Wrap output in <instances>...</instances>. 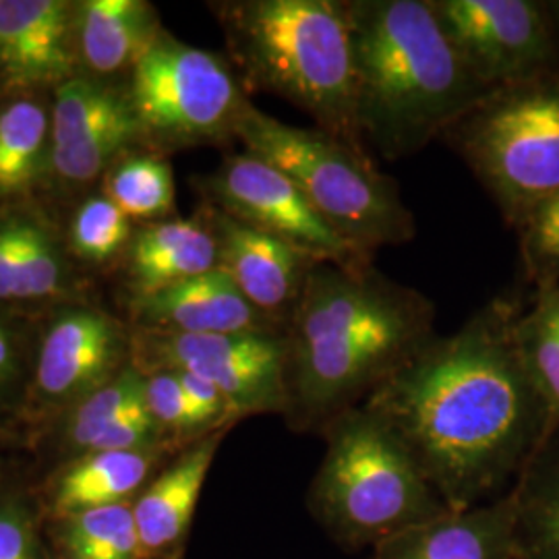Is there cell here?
<instances>
[{
	"mask_svg": "<svg viewBox=\"0 0 559 559\" xmlns=\"http://www.w3.org/2000/svg\"><path fill=\"white\" fill-rule=\"evenodd\" d=\"M520 305L498 297L433 336L362 404L459 512L500 500L554 429L520 355Z\"/></svg>",
	"mask_w": 559,
	"mask_h": 559,
	"instance_id": "1",
	"label": "cell"
},
{
	"mask_svg": "<svg viewBox=\"0 0 559 559\" xmlns=\"http://www.w3.org/2000/svg\"><path fill=\"white\" fill-rule=\"evenodd\" d=\"M436 336V305L373 261H318L286 325L288 408L299 433H321L371 396Z\"/></svg>",
	"mask_w": 559,
	"mask_h": 559,
	"instance_id": "2",
	"label": "cell"
},
{
	"mask_svg": "<svg viewBox=\"0 0 559 559\" xmlns=\"http://www.w3.org/2000/svg\"><path fill=\"white\" fill-rule=\"evenodd\" d=\"M365 145L399 160L438 140L487 92L429 0H346Z\"/></svg>",
	"mask_w": 559,
	"mask_h": 559,
	"instance_id": "3",
	"label": "cell"
},
{
	"mask_svg": "<svg viewBox=\"0 0 559 559\" xmlns=\"http://www.w3.org/2000/svg\"><path fill=\"white\" fill-rule=\"evenodd\" d=\"M247 81L309 115L316 127L367 152L346 0H240L216 7Z\"/></svg>",
	"mask_w": 559,
	"mask_h": 559,
	"instance_id": "4",
	"label": "cell"
},
{
	"mask_svg": "<svg viewBox=\"0 0 559 559\" xmlns=\"http://www.w3.org/2000/svg\"><path fill=\"white\" fill-rule=\"evenodd\" d=\"M320 436L325 452L307 506L344 551L373 549L450 512L394 431L365 404L342 413Z\"/></svg>",
	"mask_w": 559,
	"mask_h": 559,
	"instance_id": "5",
	"label": "cell"
},
{
	"mask_svg": "<svg viewBox=\"0 0 559 559\" xmlns=\"http://www.w3.org/2000/svg\"><path fill=\"white\" fill-rule=\"evenodd\" d=\"M237 140L261 160L297 182L302 195L340 237L373 258L381 247L415 239L417 222L388 179L367 156L318 127H295L253 104L237 127Z\"/></svg>",
	"mask_w": 559,
	"mask_h": 559,
	"instance_id": "6",
	"label": "cell"
},
{
	"mask_svg": "<svg viewBox=\"0 0 559 559\" xmlns=\"http://www.w3.org/2000/svg\"><path fill=\"white\" fill-rule=\"evenodd\" d=\"M441 140L519 230L559 187V67L485 92Z\"/></svg>",
	"mask_w": 559,
	"mask_h": 559,
	"instance_id": "7",
	"label": "cell"
},
{
	"mask_svg": "<svg viewBox=\"0 0 559 559\" xmlns=\"http://www.w3.org/2000/svg\"><path fill=\"white\" fill-rule=\"evenodd\" d=\"M127 96L143 140L162 150L237 138L251 104L221 57L162 29L133 64Z\"/></svg>",
	"mask_w": 559,
	"mask_h": 559,
	"instance_id": "8",
	"label": "cell"
},
{
	"mask_svg": "<svg viewBox=\"0 0 559 559\" xmlns=\"http://www.w3.org/2000/svg\"><path fill=\"white\" fill-rule=\"evenodd\" d=\"M150 371L170 369L212 381L228 400L235 419L288 408L286 330L235 334L145 332Z\"/></svg>",
	"mask_w": 559,
	"mask_h": 559,
	"instance_id": "9",
	"label": "cell"
},
{
	"mask_svg": "<svg viewBox=\"0 0 559 559\" xmlns=\"http://www.w3.org/2000/svg\"><path fill=\"white\" fill-rule=\"evenodd\" d=\"M429 4L460 59L487 92L559 67L539 0H429Z\"/></svg>",
	"mask_w": 559,
	"mask_h": 559,
	"instance_id": "10",
	"label": "cell"
},
{
	"mask_svg": "<svg viewBox=\"0 0 559 559\" xmlns=\"http://www.w3.org/2000/svg\"><path fill=\"white\" fill-rule=\"evenodd\" d=\"M207 193L222 214L286 240L321 261L342 265L371 263L321 218L297 182L274 164L245 152L224 162L207 180Z\"/></svg>",
	"mask_w": 559,
	"mask_h": 559,
	"instance_id": "11",
	"label": "cell"
},
{
	"mask_svg": "<svg viewBox=\"0 0 559 559\" xmlns=\"http://www.w3.org/2000/svg\"><path fill=\"white\" fill-rule=\"evenodd\" d=\"M143 140L127 94L96 81L69 80L59 85L50 119V158L62 179L92 180Z\"/></svg>",
	"mask_w": 559,
	"mask_h": 559,
	"instance_id": "12",
	"label": "cell"
},
{
	"mask_svg": "<svg viewBox=\"0 0 559 559\" xmlns=\"http://www.w3.org/2000/svg\"><path fill=\"white\" fill-rule=\"evenodd\" d=\"M210 222L218 239L222 270L258 311L286 328L309 272L321 260L221 210L210 214Z\"/></svg>",
	"mask_w": 559,
	"mask_h": 559,
	"instance_id": "13",
	"label": "cell"
},
{
	"mask_svg": "<svg viewBox=\"0 0 559 559\" xmlns=\"http://www.w3.org/2000/svg\"><path fill=\"white\" fill-rule=\"evenodd\" d=\"M75 15L62 0H0V71L13 85L71 80Z\"/></svg>",
	"mask_w": 559,
	"mask_h": 559,
	"instance_id": "14",
	"label": "cell"
},
{
	"mask_svg": "<svg viewBox=\"0 0 559 559\" xmlns=\"http://www.w3.org/2000/svg\"><path fill=\"white\" fill-rule=\"evenodd\" d=\"M141 323L152 332L175 334H235L280 330L242 297L237 284L216 267L195 278L182 280L135 300Z\"/></svg>",
	"mask_w": 559,
	"mask_h": 559,
	"instance_id": "15",
	"label": "cell"
},
{
	"mask_svg": "<svg viewBox=\"0 0 559 559\" xmlns=\"http://www.w3.org/2000/svg\"><path fill=\"white\" fill-rule=\"evenodd\" d=\"M371 559H514V506L510 493L381 540Z\"/></svg>",
	"mask_w": 559,
	"mask_h": 559,
	"instance_id": "16",
	"label": "cell"
},
{
	"mask_svg": "<svg viewBox=\"0 0 559 559\" xmlns=\"http://www.w3.org/2000/svg\"><path fill=\"white\" fill-rule=\"evenodd\" d=\"M119 323L94 309L62 313L41 340L38 385L50 399H73L98 385L122 355Z\"/></svg>",
	"mask_w": 559,
	"mask_h": 559,
	"instance_id": "17",
	"label": "cell"
},
{
	"mask_svg": "<svg viewBox=\"0 0 559 559\" xmlns=\"http://www.w3.org/2000/svg\"><path fill=\"white\" fill-rule=\"evenodd\" d=\"M222 436V429L205 433L135 501L141 556L168 551L185 539Z\"/></svg>",
	"mask_w": 559,
	"mask_h": 559,
	"instance_id": "18",
	"label": "cell"
},
{
	"mask_svg": "<svg viewBox=\"0 0 559 559\" xmlns=\"http://www.w3.org/2000/svg\"><path fill=\"white\" fill-rule=\"evenodd\" d=\"M216 267H221V249L210 218L162 221L143 228L131 245V278L138 297Z\"/></svg>",
	"mask_w": 559,
	"mask_h": 559,
	"instance_id": "19",
	"label": "cell"
},
{
	"mask_svg": "<svg viewBox=\"0 0 559 559\" xmlns=\"http://www.w3.org/2000/svg\"><path fill=\"white\" fill-rule=\"evenodd\" d=\"M67 280L59 240L32 214L0 216V300L50 299Z\"/></svg>",
	"mask_w": 559,
	"mask_h": 559,
	"instance_id": "20",
	"label": "cell"
},
{
	"mask_svg": "<svg viewBox=\"0 0 559 559\" xmlns=\"http://www.w3.org/2000/svg\"><path fill=\"white\" fill-rule=\"evenodd\" d=\"M83 60L96 73L133 67L160 27L154 7L141 0H90L75 15Z\"/></svg>",
	"mask_w": 559,
	"mask_h": 559,
	"instance_id": "21",
	"label": "cell"
},
{
	"mask_svg": "<svg viewBox=\"0 0 559 559\" xmlns=\"http://www.w3.org/2000/svg\"><path fill=\"white\" fill-rule=\"evenodd\" d=\"M510 498L514 559H559V425L528 460Z\"/></svg>",
	"mask_w": 559,
	"mask_h": 559,
	"instance_id": "22",
	"label": "cell"
},
{
	"mask_svg": "<svg viewBox=\"0 0 559 559\" xmlns=\"http://www.w3.org/2000/svg\"><path fill=\"white\" fill-rule=\"evenodd\" d=\"M156 456L152 445L129 452H92L60 480L57 508L80 514L124 501L147 479Z\"/></svg>",
	"mask_w": 559,
	"mask_h": 559,
	"instance_id": "23",
	"label": "cell"
},
{
	"mask_svg": "<svg viewBox=\"0 0 559 559\" xmlns=\"http://www.w3.org/2000/svg\"><path fill=\"white\" fill-rule=\"evenodd\" d=\"M520 355L547 411L559 425V284L535 288L531 309L514 325Z\"/></svg>",
	"mask_w": 559,
	"mask_h": 559,
	"instance_id": "24",
	"label": "cell"
},
{
	"mask_svg": "<svg viewBox=\"0 0 559 559\" xmlns=\"http://www.w3.org/2000/svg\"><path fill=\"white\" fill-rule=\"evenodd\" d=\"M48 133L38 102H13L0 112V198L20 195L38 179Z\"/></svg>",
	"mask_w": 559,
	"mask_h": 559,
	"instance_id": "25",
	"label": "cell"
},
{
	"mask_svg": "<svg viewBox=\"0 0 559 559\" xmlns=\"http://www.w3.org/2000/svg\"><path fill=\"white\" fill-rule=\"evenodd\" d=\"M108 200L115 201L129 221L166 218L175 207L170 164L158 156H133L122 162L108 179Z\"/></svg>",
	"mask_w": 559,
	"mask_h": 559,
	"instance_id": "26",
	"label": "cell"
},
{
	"mask_svg": "<svg viewBox=\"0 0 559 559\" xmlns=\"http://www.w3.org/2000/svg\"><path fill=\"white\" fill-rule=\"evenodd\" d=\"M67 540L78 559H135L141 556L135 514L127 501L73 514Z\"/></svg>",
	"mask_w": 559,
	"mask_h": 559,
	"instance_id": "27",
	"label": "cell"
},
{
	"mask_svg": "<svg viewBox=\"0 0 559 559\" xmlns=\"http://www.w3.org/2000/svg\"><path fill=\"white\" fill-rule=\"evenodd\" d=\"M141 402H145V373L122 371L117 380L108 381L81 402L71 423V440L80 448H90L108 425Z\"/></svg>",
	"mask_w": 559,
	"mask_h": 559,
	"instance_id": "28",
	"label": "cell"
},
{
	"mask_svg": "<svg viewBox=\"0 0 559 559\" xmlns=\"http://www.w3.org/2000/svg\"><path fill=\"white\" fill-rule=\"evenodd\" d=\"M524 276L539 288L559 284V187L519 228Z\"/></svg>",
	"mask_w": 559,
	"mask_h": 559,
	"instance_id": "29",
	"label": "cell"
},
{
	"mask_svg": "<svg viewBox=\"0 0 559 559\" xmlns=\"http://www.w3.org/2000/svg\"><path fill=\"white\" fill-rule=\"evenodd\" d=\"M131 224L115 201L92 198L73 221V247L83 260L108 261L129 242Z\"/></svg>",
	"mask_w": 559,
	"mask_h": 559,
	"instance_id": "30",
	"label": "cell"
},
{
	"mask_svg": "<svg viewBox=\"0 0 559 559\" xmlns=\"http://www.w3.org/2000/svg\"><path fill=\"white\" fill-rule=\"evenodd\" d=\"M145 402L160 429L179 433L198 431L191 404L175 371L158 369L145 373Z\"/></svg>",
	"mask_w": 559,
	"mask_h": 559,
	"instance_id": "31",
	"label": "cell"
},
{
	"mask_svg": "<svg viewBox=\"0 0 559 559\" xmlns=\"http://www.w3.org/2000/svg\"><path fill=\"white\" fill-rule=\"evenodd\" d=\"M160 425L154 420L147 402H141L140 406L131 408L122 417L108 425L92 445L90 452H129L150 448L154 438L158 436Z\"/></svg>",
	"mask_w": 559,
	"mask_h": 559,
	"instance_id": "32",
	"label": "cell"
},
{
	"mask_svg": "<svg viewBox=\"0 0 559 559\" xmlns=\"http://www.w3.org/2000/svg\"><path fill=\"white\" fill-rule=\"evenodd\" d=\"M0 559H34L29 524L17 510H0Z\"/></svg>",
	"mask_w": 559,
	"mask_h": 559,
	"instance_id": "33",
	"label": "cell"
},
{
	"mask_svg": "<svg viewBox=\"0 0 559 559\" xmlns=\"http://www.w3.org/2000/svg\"><path fill=\"white\" fill-rule=\"evenodd\" d=\"M20 373V344L9 323L0 318V388L9 385Z\"/></svg>",
	"mask_w": 559,
	"mask_h": 559,
	"instance_id": "34",
	"label": "cell"
},
{
	"mask_svg": "<svg viewBox=\"0 0 559 559\" xmlns=\"http://www.w3.org/2000/svg\"><path fill=\"white\" fill-rule=\"evenodd\" d=\"M543 7H545V13H547L549 27H551V34H554V41H556L559 55V0H547V2H543Z\"/></svg>",
	"mask_w": 559,
	"mask_h": 559,
	"instance_id": "35",
	"label": "cell"
}]
</instances>
